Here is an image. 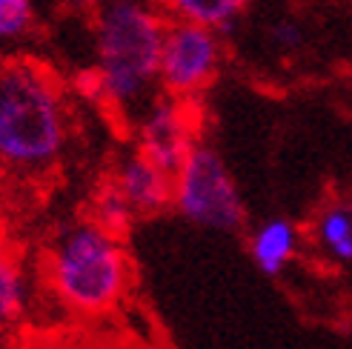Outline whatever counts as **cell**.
I'll return each instance as SVG.
<instances>
[{
	"mask_svg": "<svg viewBox=\"0 0 352 349\" xmlns=\"http://www.w3.org/2000/svg\"><path fill=\"white\" fill-rule=\"evenodd\" d=\"M166 17L155 3L103 6L98 14V95L120 115H144L161 86Z\"/></svg>",
	"mask_w": 352,
	"mask_h": 349,
	"instance_id": "1",
	"label": "cell"
},
{
	"mask_svg": "<svg viewBox=\"0 0 352 349\" xmlns=\"http://www.w3.org/2000/svg\"><path fill=\"white\" fill-rule=\"evenodd\" d=\"M43 272L55 301L86 321L115 312L132 286V264L123 240L95 221H80L58 232Z\"/></svg>",
	"mask_w": 352,
	"mask_h": 349,
	"instance_id": "2",
	"label": "cell"
},
{
	"mask_svg": "<svg viewBox=\"0 0 352 349\" xmlns=\"http://www.w3.org/2000/svg\"><path fill=\"white\" fill-rule=\"evenodd\" d=\"M66 144V103L49 69L32 60L0 66V161L3 169L41 174Z\"/></svg>",
	"mask_w": 352,
	"mask_h": 349,
	"instance_id": "3",
	"label": "cell"
},
{
	"mask_svg": "<svg viewBox=\"0 0 352 349\" xmlns=\"http://www.w3.org/2000/svg\"><path fill=\"white\" fill-rule=\"evenodd\" d=\"M172 206L189 223L215 232H238L246 206L223 158L206 144L189 152L184 166L172 174Z\"/></svg>",
	"mask_w": 352,
	"mask_h": 349,
	"instance_id": "4",
	"label": "cell"
},
{
	"mask_svg": "<svg viewBox=\"0 0 352 349\" xmlns=\"http://www.w3.org/2000/svg\"><path fill=\"white\" fill-rule=\"evenodd\" d=\"M221 63V32L198 23L169 21L161 52V89L166 95L192 103V98H198L218 78Z\"/></svg>",
	"mask_w": 352,
	"mask_h": 349,
	"instance_id": "5",
	"label": "cell"
},
{
	"mask_svg": "<svg viewBox=\"0 0 352 349\" xmlns=\"http://www.w3.org/2000/svg\"><path fill=\"white\" fill-rule=\"evenodd\" d=\"M198 146V115L189 100L157 92L138 117V152L175 174Z\"/></svg>",
	"mask_w": 352,
	"mask_h": 349,
	"instance_id": "6",
	"label": "cell"
},
{
	"mask_svg": "<svg viewBox=\"0 0 352 349\" xmlns=\"http://www.w3.org/2000/svg\"><path fill=\"white\" fill-rule=\"evenodd\" d=\"M112 183L120 189V195L129 201L135 215H157L172 206V174L155 166L140 152L123 158Z\"/></svg>",
	"mask_w": 352,
	"mask_h": 349,
	"instance_id": "7",
	"label": "cell"
},
{
	"mask_svg": "<svg viewBox=\"0 0 352 349\" xmlns=\"http://www.w3.org/2000/svg\"><path fill=\"white\" fill-rule=\"evenodd\" d=\"M301 252V229L298 223L275 215L261 221L250 232V258L267 278H278L289 269V264Z\"/></svg>",
	"mask_w": 352,
	"mask_h": 349,
	"instance_id": "8",
	"label": "cell"
},
{
	"mask_svg": "<svg viewBox=\"0 0 352 349\" xmlns=\"http://www.w3.org/2000/svg\"><path fill=\"white\" fill-rule=\"evenodd\" d=\"M29 275L23 260L0 243V338L17 333L29 318Z\"/></svg>",
	"mask_w": 352,
	"mask_h": 349,
	"instance_id": "9",
	"label": "cell"
},
{
	"mask_svg": "<svg viewBox=\"0 0 352 349\" xmlns=\"http://www.w3.org/2000/svg\"><path fill=\"white\" fill-rule=\"evenodd\" d=\"M312 243L332 264H352V201H332L315 215Z\"/></svg>",
	"mask_w": 352,
	"mask_h": 349,
	"instance_id": "10",
	"label": "cell"
},
{
	"mask_svg": "<svg viewBox=\"0 0 352 349\" xmlns=\"http://www.w3.org/2000/svg\"><path fill=\"white\" fill-rule=\"evenodd\" d=\"M152 3L164 12L169 21L181 23H198L209 26L215 32L232 29L241 12L252 3V0H152Z\"/></svg>",
	"mask_w": 352,
	"mask_h": 349,
	"instance_id": "11",
	"label": "cell"
},
{
	"mask_svg": "<svg viewBox=\"0 0 352 349\" xmlns=\"http://www.w3.org/2000/svg\"><path fill=\"white\" fill-rule=\"evenodd\" d=\"M135 209L129 206V201L120 195V189L107 181V183H100V189L95 192V198H92V218L100 229H107L118 238H123L129 232V226L135 223Z\"/></svg>",
	"mask_w": 352,
	"mask_h": 349,
	"instance_id": "12",
	"label": "cell"
},
{
	"mask_svg": "<svg viewBox=\"0 0 352 349\" xmlns=\"http://www.w3.org/2000/svg\"><path fill=\"white\" fill-rule=\"evenodd\" d=\"M34 21L32 0H0V41H14L29 32Z\"/></svg>",
	"mask_w": 352,
	"mask_h": 349,
	"instance_id": "13",
	"label": "cell"
},
{
	"mask_svg": "<svg viewBox=\"0 0 352 349\" xmlns=\"http://www.w3.org/2000/svg\"><path fill=\"white\" fill-rule=\"evenodd\" d=\"M270 46H275L278 52H295L304 46V29L298 21L289 17H280L270 26Z\"/></svg>",
	"mask_w": 352,
	"mask_h": 349,
	"instance_id": "14",
	"label": "cell"
},
{
	"mask_svg": "<svg viewBox=\"0 0 352 349\" xmlns=\"http://www.w3.org/2000/svg\"><path fill=\"white\" fill-rule=\"evenodd\" d=\"M63 349H123L120 344H107V341H80V344H69Z\"/></svg>",
	"mask_w": 352,
	"mask_h": 349,
	"instance_id": "15",
	"label": "cell"
},
{
	"mask_svg": "<svg viewBox=\"0 0 352 349\" xmlns=\"http://www.w3.org/2000/svg\"><path fill=\"white\" fill-rule=\"evenodd\" d=\"M140 3H152V0H103V6H140Z\"/></svg>",
	"mask_w": 352,
	"mask_h": 349,
	"instance_id": "16",
	"label": "cell"
},
{
	"mask_svg": "<svg viewBox=\"0 0 352 349\" xmlns=\"http://www.w3.org/2000/svg\"><path fill=\"white\" fill-rule=\"evenodd\" d=\"M0 243H3V218H0Z\"/></svg>",
	"mask_w": 352,
	"mask_h": 349,
	"instance_id": "17",
	"label": "cell"
},
{
	"mask_svg": "<svg viewBox=\"0 0 352 349\" xmlns=\"http://www.w3.org/2000/svg\"><path fill=\"white\" fill-rule=\"evenodd\" d=\"M0 172H3V161H0Z\"/></svg>",
	"mask_w": 352,
	"mask_h": 349,
	"instance_id": "18",
	"label": "cell"
},
{
	"mask_svg": "<svg viewBox=\"0 0 352 349\" xmlns=\"http://www.w3.org/2000/svg\"><path fill=\"white\" fill-rule=\"evenodd\" d=\"M0 349H3V346H0Z\"/></svg>",
	"mask_w": 352,
	"mask_h": 349,
	"instance_id": "19",
	"label": "cell"
}]
</instances>
